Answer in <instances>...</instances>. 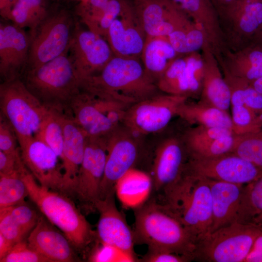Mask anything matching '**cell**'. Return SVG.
<instances>
[{
  "instance_id": "obj_1",
  "label": "cell",
  "mask_w": 262,
  "mask_h": 262,
  "mask_svg": "<svg viewBox=\"0 0 262 262\" xmlns=\"http://www.w3.org/2000/svg\"><path fill=\"white\" fill-rule=\"evenodd\" d=\"M81 90L127 105L160 91L145 72L140 59L114 56L98 73L80 81Z\"/></svg>"
},
{
  "instance_id": "obj_2",
  "label": "cell",
  "mask_w": 262,
  "mask_h": 262,
  "mask_svg": "<svg viewBox=\"0 0 262 262\" xmlns=\"http://www.w3.org/2000/svg\"><path fill=\"white\" fill-rule=\"evenodd\" d=\"M133 210L135 245H145L148 249L170 252L193 261L196 239L164 204L150 197Z\"/></svg>"
},
{
  "instance_id": "obj_3",
  "label": "cell",
  "mask_w": 262,
  "mask_h": 262,
  "mask_svg": "<svg viewBox=\"0 0 262 262\" xmlns=\"http://www.w3.org/2000/svg\"><path fill=\"white\" fill-rule=\"evenodd\" d=\"M19 170L31 200L46 218L63 232L75 249L85 250L96 238V231L72 198L41 185L23 163Z\"/></svg>"
},
{
  "instance_id": "obj_4",
  "label": "cell",
  "mask_w": 262,
  "mask_h": 262,
  "mask_svg": "<svg viewBox=\"0 0 262 262\" xmlns=\"http://www.w3.org/2000/svg\"><path fill=\"white\" fill-rule=\"evenodd\" d=\"M68 51L39 66L26 69L20 79L48 110L70 114L71 102L81 92V87Z\"/></svg>"
},
{
  "instance_id": "obj_5",
  "label": "cell",
  "mask_w": 262,
  "mask_h": 262,
  "mask_svg": "<svg viewBox=\"0 0 262 262\" xmlns=\"http://www.w3.org/2000/svg\"><path fill=\"white\" fill-rule=\"evenodd\" d=\"M164 204L196 239L209 233L212 226V201L206 178L183 173L163 196Z\"/></svg>"
},
{
  "instance_id": "obj_6",
  "label": "cell",
  "mask_w": 262,
  "mask_h": 262,
  "mask_svg": "<svg viewBox=\"0 0 262 262\" xmlns=\"http://www.w3.org/2000/svg\"><path fill=\"white\" fill-rule=\"evenodd\" d=\"M0 114L14 129L19 145L35 136L50 113L20 78L0 84Z\"/></svg>"
},
{
  "instance_id": "obj_7",
  "label": "cell",
  "mask_w": 262,
  "mask_h": 262,
  "mask_svg": "<svg viewBox=\"0 0 262 262\" xmlns=\"http://www.w3.org/2000/svg\"><path fill=\"white\" fill-rule=\"evenodd\" d=\"M262 233V226L234 222L206 234L197 242L193 261L242 262Z\"/></svg>"
},
{
  "instance_id": "obj_8",
  "label": "cell",
  "mask_w": 262,
  "mask_h": 262,
  "mask_svg": "<svg viewBox=\"0 0 262 262\" xmlns=\"http://www.w3.org/2000/svg\"><path fill=\"white\" fill-rule=\"evenodd\" d=\"M184 96L160 93L140 101L127 110L122 123L135 135L161 131L186 101Z\"/></svg>"
},
{
  "instance_id": "obj_9",
  "label": "cell",
  "mask_w": 262,
  "mask_h": 262,
  "mask_svg": "<svg viewBox=\"0 0 262 262\" xmlns=\"http://www.w3.org/2000/svg\"><path fill=\"white\" fill-rule=\"evenodd\" d=\"M73 21L66 12L48 16L31 36L26 69L43 65L68 50ZM25 69V70H26Z\"/></svg>"
},
{
  "instance_id": "obj_10",
  "label": "cell",
  "mask_w": 262,
  "mask_h": 262,
  "mask_svg": "<svg viewBox=\"0 0 262 262\" xmlns=\"http://www.w3.org/2000/svg\"><path fill=\"white\" fill-rule=\"evenodd\" d=\"M107 155L106 137H87L84 154L78 174L72 198L77 199L86 212L95 211L99 199Z\"/></svg>"
},
{
  "instance_id": "obj_11",
  "label": "cell",
  "mask_w": 262,
  "mask_h": 262,
  "mask_svg": "<svg viewBox=\"0 0 262 262\" xmlns=\"http://www.w3.org/2000/svg\"><path fill=\"white\" fill-rule=\"evenodd\" d=\"M184 173L245 185L261 177L262 169L229 153L212 158L188 157Z\"/></svg>"
},
{
  "instance_id": "obj_12",
  "label": "cell",
  "mask_w": 262,
  "mask_h": 262,
  "mask_svg": "<svg viewBox=\"0 0 262 262\" xmlns=\"http://www.w3.org/2000/svg\"><path fill=\"white\" fill-rule=\"evenodd\" d=\"M135 136L124 126H118L107 137V155L99 199L115 193L118 180L131 168L136 167L140 151Z\"/></svg>"
},
{
  "instance_id": "obj_13",
  "label": "cell",
  "mask_w": 262,
  "mask_h": 262,
  "mask_svg": "<svg viewBox=\"0 0 262 262\" xmlns=\"http://www.w3.org/2000/svg\"><path fill=\"white\" fill-rule=\"evenodd\" d=\"M68 53L80 82L99 72L114 56L103 37L79 27L73 33Z\"/></svg>"
},
{
  "instance_id": "obj_14",
  "label": "cell",
  "mask_w": 262,
  "mask_h": 262,
  "mask_svg": "<svg viewBox=\"0 0 262 262\" xmlns=\"http://www.w3.org/2000/svg\"><path fill=\"white\" fill-rule=\"evenodd\" d=\"M146 36L134 11L132 0H125L105 38L114 56L141 59Z\"/></svg>"
},
{
  "instance_id": "obj_15",
  "label": "cell",
  "mask_w": 262,
  "mask_h": 262,
  "mask_svg": "<svg viewBox=\"0 0 262 262\" xmlns=\"http://www.w3.org/2000/svg\"><path fill=\"white\" fill-rule=\"evenodd\" d=\"M132 3L147 35L168 36L193 22L170 0H132Z\"/></svg>"
},
{
  "instance_id": "obj_16",
  "label": "cell",
  "mask_w": 262,
  "mask_h": 262,
  "mask_svg": "<svg viewBox=\"0 0 262 262\" xmlns=\"http://www.w3.org/2000/svg\"><path fill=\"white\" fill-rule=\"evenodd\" d=\"M19 146L22 160L36 181L43 186L63 193V168L55 152L36 137Z\"/></svg>"
},
{
  "instance_id": "obj_17",
  "label": "cell",
  "mask_w": 262,
  "mask_h": 262,
  "mask_svg": "<svg viewBox=\"0 0 262 262\" xmlns=\"http://www.w3.org/2000/svg\"><path fill=\"white\" fill-rule=\"evenodd\" d=\"M113 193L95 203L99 213L96 238L100 243L113 246L122 251L136 256L133 230L128 225L123 213L119 211Z\"/></svg>"
},
{
  "instance_id": "obj_18",
  "label": "cell",
  "mask_w": 262,
  "mask_h": 262,
  "mask_svg": "<svg viewBox=\"0 0 262 262\" xmlns=\"http://www.w3.org/2000/svg\"><path fill=\"white\" fill-rule=\"evenodd\" d=\"M187 154L184 144L176 138H169L156 149L151 171L153 191L164 194L184 173Z\"/></svg>"
},
{
  "instance_id": "obj_19",
  "label": "cell",
  "mask_w": 262,
  "mask_h": 262,
  "mask_svg": "<svg viewBox=\"0 0 262 262\" xmlns=\"http://www.w3.org/2000/svg\"><path fill=\"white\" fill-rule=\"evenodd\" d=\"M30 34L14 24H0V74L3 81L20 78L26 69Z\"/></svg>"
},
{
  "instance_id": "obj_20",
  "label": "cell",
  "mask_w": 262,
  "mask_h": 262,
  "mask_svg": "<svg viewBox=\"0 0 262 262\" xmlns=\"http://www.w3.org/2000/svg\"><path fill=\"white\" fill-rule=\"evenodd\" d=\"M64 133L63 158V193L72 198L87 136L69 114L59 113Z\"/></svg>"
},
{
  "instance_id": "obj_21",
  "label": "cell",
  "mask_w": 262,
  "mask_h": 262,
  "mask_svg": "<svg viewBox=\"0 0 262 262\" xmlns=\"http://www.w3.org/2000/svg\"><path fill=\"white\" fill-rule=\"evenodd\" d=\"M28 243L51 262L76 261L74 247L64 235L57 230L43 215L30 232Z\"/></svg>"
},
{
  "instance_id": "obj_22",
  "label": "cell",
  "mask_w": 262,
  "mask_h": 262,
  "mask_svg": "<svg viewBox=\"0 0 262 262\" xmlns=\"http://www.w3.org/2000/svg\"><path fill=\"white\" fill-rule=\"evenodd\" d=\"M70 115L87 137L105 138L118 127L95 104L91 94L81 92L72 100Z\"/></svg>"
},
{
  "instance_id": "obj_23",
  "label": "cell",
  "mask_w": 262,
  "mask_h": 262,
  "mask_svg": "<svg viewBox=\"0 0 262 262\" xmlns=\"http://www.w3.org/2000/svg\"><path fill=\"white\" fill-rule=\"evenodd\" d=\"M207 179L212 201L211 232L236 221L244 185Z\"/></svg>"
},
{
  "instance_id": "obj_24",
  "label": "cell",
  "mask_w": 262,
  "mask_h": 262,
  "mask_svg": "<svg viewBox=\"0 0 262 262\" xmlns=\"http://www.w3.org/2000/svg\"><path fill=\"white\" fill-rule=\"evenodd\" d=\"M204 75L200 93L202 102L227 111L230 106V92L222 75L216 55L208 43L202 48Z\"/></svg>"
},
{
  "instance_id": "obj_25",
  "label": "cell",
  "mask_w": 262,
  "mask_h": 262,
  "mask_svg": "<svg viewBox=\"0 0 262 262\" xmlns=\"http://www.w3.org/2000/svg\"><path fill=\"white\" fill-rule=\"evenodd\" d=\"M153 181L149 172L134 167L124 174L116 181L115 193L122 206L134 210L151 197Z\"/></svg>"
},
{
  "instance_id": "obj_26",
  "label": "cell",
  "mask_w": 262,
  "mask_h": 262,
  "mask_svg": "<svg viewBox=\"0 0 262 262\" xmlns=\"http://www.w3.org/2000/svg\"><path fill=\"white\" fill-rule=\"evenodd\" d=\"M176 3L205 33L213 51L220 50L222 33L218 14L211 0H170Z\"/></svg>"
},
{
  "instance_id": "obj_27",
  "label": "cell",
  "mask_w": 262,
  "mask_h": 262,
  "mask_svg": "<svg viewBox=\"0 0 262 262\" xmlns=\"http://www.w3.org/2000/svg\"><path fill=\"white\" fill-rule=\"evenodd\" d=\"M180 55L174 49L168 36L147 35L141 60L146 73L156 84L172 63Z\"/></svg>"
},
{
  "instance_id": "obj_28",
  "label": "cell",
  "mask_w": 262,
  "mask_h": 262,
  "mask_svg": "<svg viewBox=\"0 0 262 262\" xmlns=\"http://www.w3.org/2000/svg\"><path fill=\"white\" fill-rule=\"evenodd\" d=\"M177 115L191 124L225 127L233 131L232 118L227 111L201 101L196 103L185 102L179 108Z\"/></svg>"
},
{
  "instance_id": "obj_29",
  "label": "cell",
  "mask_w": 262,
  "mask_h": 262,
  "mask_svg": "<svg viewBox=\"0 0 262 262\" xmlns=\"http://www.w3.org/2000/svg\"><path fill=\"white\" fill-rule=\"evenodd\" d=\"M226 64L221 63L230 74L251 82L262 76V51L248 49L228 53Z\"/></svg>"
},
{
  "instance_id": "obj_30",
  "label": "cell",
  "mask_w": 262,
  "mask_h": 262,
  "mask_svg": "<svg viewBox=\"0 0 262 262\" xmlns=\"http://www.w3.org/2000/svg\"><path fill=\"white\" fill-rule=\"evenodd\" d=\"M236 221L262 226V176L243 185Z\"/></svg>"
},
{
  "instance_id": "obj_31",
  "label": "cell",
  "mask_w": 262,
  "mask_h": 262,
  "mask_svg": "<svg viewBox=\"0 0 262 262\" xmlns=\"http://www.w3.org/2000/svg\"><path fill=\"white\" fill-rule=\"evenodd\" d=\"M224 17L232 21L240 33H253L262 25V0L237 3Z\"/></svg>"
},
{
  "instance_id": "obj_32",
  "label": "cell",
  "mask_w": 262,
  "mask_h": 262,
  "mask_svg": "<svg viewBox=\"0 0 262 262\" xmlns=\"http://www.w3.org/2000/svg\"><path fill=\"white\" fill-rule=\"evenodd\" d=\"M48 15L43 5V0H17L9 20L21 28H29L31 34Z\"/></svg>"
},
{
  "instance_id": "obj_33",
  "label": "cell",
  "mask_w": 262,
  "mask_h": 262,
  "mask_svg": "<svg viewBox=\"0 0 262 262\" xmlns=\"http://www.w3.org/2000/svg\"><path fill=\"white\" fill-rule=\"evenodd\" d=\"M161 92L165 94L189 97L186 76V60L179 57L175 60L156 83Z\"/></svg>"
},
{
  "instance_id": "obj_34",
  "label": "cell",
  "mask_w": 262,
  "mask_h": 262,
  "mask_svg": "<svg viewBox=\"0 0 262 262\" xmlns=\"http://www.w3.org/2000/svg\"><path fill=\"white\" fill-rule=\"evenodd\" d=\"M168 38L174 49L181 55L196 52L208 43L204 32L194 23L175 31Z\"/></svg>"
},
{
  "instance_id": "obj_35",
  "label": "cell",
  "mask_w": 262,
  "mask_h": 262,
  "mask_svg": "<svg viewBox=\"0 0 262 262\" xmlns=\"http://www.w3.org/2000/svg\"><path fill=\"white\" fill-rule=\"evenodd\" d=\"M19 168L13 174L0 175V208L24 202L25 198L28 196Z\"/></svg>"
},
{
  "instance_id": "obj_36",
  "label": "cell",
  "mask_w": 262,
  "mask_h": 262,
  "mask_svg": "<svg viewBox=\"0 0 262 262\" xmlns=\"http://www.w3.org/2000/svg\"><path fill=\"white\" fill-rule=\"evenodd\" d=\"M232 153L262 169V129L256 132L237 134Z\"/></svg>"
},
{
  "instance_id": "obj_37",
  "label": "cell",
  "mask_w": 262,
  "mask_h": 262,
  "mask_svg": "<svg viewBox=\"0 0 262 262\" xmlns=\"http://www.w3.org/2000/svg\"><path fill=\"white\" fill-rule=\"evenodd\" d=\"M49 146L62 161L64 133L58 113L50 111V114L35 135Z\"/></svg>"
},
{
  "instance_id": "obj_38",
  "label": "cell",
  "mask_w": 262,
  "mask_h": 262,
  "mask_svg": "<svg viewBox=\"0 0 262 262\" xmlns=\"http://www.w3.org/2000/svg\"><path fill=\"white\" fill-rule=\"evenodd\" d=\"M237 136V134L226 136L186 148L188 156L212 158L232 153Z\"/></svg>"
},
{
  "instance_id": "obj_39",
  "label": "cell",
  "mask_w": 262,
  "mask_h": 262,
  "mask_svg": "<svg viewBox=\"0 0 262 262\" xmlns=\"http://www.w3.org/2000/svg\"><path fill=\"white\" fill-rule=\"evenodd\" d=\"M233 134H236L232 129L228 128L196 126L186 131L183 137V144L185 148H188Z\"/></svg>"
},
{
  "instance_id": "obj_40",
  "label": "cell",
  "mask_w": 262,
  "mask_h": 262,
  "mask_svg": "<svg viewBox=\"0 0 262 262\" xmlns=\"http://www.w3.org/2000/svg\"><path fill=\"white\" fill-rule=\"evenodd\" d=\"M186 75L188 82L189 96L200 94L204 75V62L202 55L196 52L187 54Z\"/></svg>"
},
{
  "instance_id": "obj_41",
  "label": "cell",
  "mask_w": 262,
  "mask_h": 262,
  "mask_svg": "<svg viewBox=\"0 0 262 262\" xmlns=\"http://www.w3.org/2000/svg\"><path fill=\"white\" fill-rule=\"evenodd\" d=\"M89 260L90 262H96L139 261L136 257L125 253L113 246L99 242L91 253Z\"/></svg>"
},
{
  "instance_id": "obj_42",
  "label": "cell",
  "mask_w": 262,
  "mask_h": 262,
  "mask_svg": "<svg viewBox=\"0 0 262 262\" xmlns=\"http://www.w3.org/2000/svg\"><path fill=\"white\" fill-rule=\"evenodd\" d=\"M0 262H51L30 246L23 240L15 244Z\"/></svg>"
},
{
  "instance_id": "obj_43",
  "label": "cell",
  "mask_w": 262,
  "mask_h": 262,
  "mask_svg": "<svg viewBox=\"0 0 262 262\" xmlns=\"http://www.w3.org/2000/svg\"><path fill=\"white\" fill-rule=\"evenodd\" d=\"M10 213L26 235L36 225L39 216L25 202L8 207Z\"/></svg>"
},
{
  "instance_id": "obj_44",
  "label": "cell",
  "mask_w": 262,
  "mask_h": 262,
  "mask_svg": "<svg viewBox=\"0 0 262 262\" xmlns=\"http://www.w3.org/2000/svg\"><path fill=\"white\" fill-rule=\"evenodd\" d=\"M0 233L15 244L23 240L26 235L12 216L8 207L0 208Z\"/></svg>"
},
{
  "instance_id": "obj_45",
  "label": "cell",
  "mask_w": 262,
  "mask_h": 262,
  "mask_svg": "<svg viewBox=\"0 0 262 262\" xmlns=\"http://www.w3.org/2000/svg\"><path fill=\"white\" fill-rule=\"evenodd\" d=\"M17 143V138L14 129L6 118L0 114V150L7 153L16 154L20 151Z\"/></svg>"
},
{
  "instance_id": "obj_46",
  "label": "cell",
  "mask_w": 262,
  "mask_h": 262,
  "mask_svg": "<svg viewBox=\"0 0 262 262\" xmlns=\"http://www.w3.org/2000/svg\"><path fill=\"white\" fill-rule=\"evenodd\" d=\"M191 261L184 256L165 251L148 249L140 260L144 262H186Z\"/></svg>"
},
{
  "instance_id": "obj_47",
  "label": "cell",
  "mask_w": 262,
  "mask_h": 262,
  "mask_svg": "<svg viewBox=\"0 0 262 262\" xmlns=\"http://www.w3.org/2000/svg\"><path fill=\"white\" fill-rule=\"evenodd\" d=\"M22 163L20 149L15 154L0 150V175H8L18 171Z\"/></svg>"
},
{
  "instance_id": "obj_48",
  "label": "cell",
  "mask_w": 262,
  "mask_h": 262,
  "mask_svg": "<svg viewBox=\"0 0 262 262\" xmlns=\"http://www.w3.org/2000/svg\"><path fill=\"white\" fill-rule=\"evenodd\" d=\"M244 97L245 105L250 109L259 113L262 112V95L258 93L246 82L244 87Z\"/></svg>"
},
{
  "instance_id": "obj_49",
  "label": "cell",
  "mask_w": 262,
  "mask_h": 262,
  "mask_svg": "<svg viewBox=\"0 0 262 262\" xmlns=\"http://www.w3.org/2000/svg\"><path fill=\"white\" fill-rule=\"evenodd\" d=\"M219 16H226L235 6L238 0H211Z\"/></svg>"
},
{
  "instance_id": "obj_50",
  "label": "cell",
  "mask_w": 262,
  "mask_h": 262,
  "mask_svg": "<svg viewBox=\"0 0 262 262\" xmlns=\"http://www.w3.org/2000/svg\"><path fill=\"white\" fill-rule=\"evenodd\" d=\"M246 262H262V233L255 241Z\"/></svg>"
},
{
  "instance_id": "obj_51",
  "label": "cell",
  "mask_w": 262,
  "mask_h": 262,
  "mask_svg": "<svg viewBox=\"0 0 262 262\" xmlns=\"http://www.w3.org/2000/svg\"><path fill=\"white\" fill-rule=\"evenodd\" d=\"M17 0H0V13L6 19L10 18L13 8Z\"/></svg>"
},
{
  "instance_id": "obj_52",
  "label": "cell",
  "mask_w": 262,
  "mask_h": 262,
  "mask_svg": "<svg viewBox=\"0 0 262 262\" xmlns=\"http://www.w3.org/2000/svg\"><path fill=\"white\" fill-rule=\"evenodd\" d=\"M14 245L0 233V259L9 252Z\"/></svg>"
},
{
  "instance_id": "obj_53",
  "label": "cell",
  "mask_w": 262,
  "mask_h": 262,
  "mask_svg": "<svg viewBox=\"0 0 262 262\" xmlns=\"http://www.w3.org/2000/svg\"><path fill=\"white\" fill-rule=\"evenodd\" d=\"M252 87L262 95V76L250 82Z\"/></svg>"
},
{
  "instance_id": "obj_54",
  "label": "cell",
  "mask_w": 262,
  "mask_h": 262,
  "mask_svg": "<svg viewBox=\"0 0 262 262\" xmlns=\"http://www.w3.org/2000/svg\"><path fill=\"white\" fill-rule=\"evenodd\" d=\"M256 0H238L236 4L240 3H244V2L254 1H256Z\"/></svg>"
},
{
  "instance_id": "obj_55",
  "label": "cell",
  "mask_w": 262,
  "mask_h": 262,
  "mask_svg": "<svg viewBox=\"0 0 262 262\" xmlns=\"http://www.w3.org/2000/svg\"><path fill=\"white\" fill-rule=\"evenodd\" d=\"M82 0V1H86V0Z\"/></svg>"
}]
</instances>
